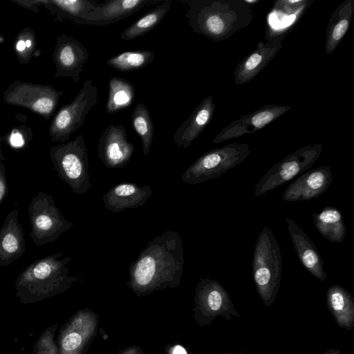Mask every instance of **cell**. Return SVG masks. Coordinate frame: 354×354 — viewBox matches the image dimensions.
I'll return each mask as SVG.
<instances>
[{
	"mask_svg": "<svg viewBox=\"0 0 354 354\" xmlns=\"http://www.w3.org/2000/svg\"><path fill=\"white\" fill-rule=\"evenodd\" d=\"M97 102V88L92 79H87L72 102L62 106L53 115L48 127L50 140L67 142L84 124L88 113Z\"/></svg>",
	"mask_w": 354,
	"mask_h": 354,
	"instance_id": "cell-7",
	"label": "cell"
},
{
	"mask_svg": "<svg viewBox=\"0 0 354 354\" xmlns=\"http://www.w3.org/2000/svg\"><path fill=\"white\" fill-rule=\"evenodd\" d=\"M152 194L149 185L139 186L133 183H122L112 187L102 196L106 209L119 213L126 209L144 205Z\"/></svg>",
	"mask_w": 354,
	"mask_h": 354,
	"instance_id": "cell-21",
	"label": "cell"
},
{
	"mask_svg": "<svg viewBox=\"0 0 354 354\" xmlns=\"http://www.w3.org/2000/svg\"><path fill=\"white\" fill-rule=\"evenodd\" d=\"M133 84L125 79L112 77L109 80V93L106 111L112 114L130 106L135 98Z\"/></svg>",
	"mask_w": 354,
	"mask_h": 354,
	"instance_id": "cell-28",
	"label": "cell"
},
{
	"mask_svg": "<svg viewBox=\"0 0 354 354\" xmlns=\"http://www.w3.org/2000/svg\"><path fill=\"white\" fill-rule=\"evenodd\" d=\"M185 263L180 234L167 230L149 241L129 266V286L143 292L180 283Z\"/></svg>",
	"mask_w": 354,
	"mask_h": 354,
	"instance_id": "cell-1",
	"label": "cell"
},
{
	"mask_svg": "<svg viewBox=\"0 0 354 354\" xmlns=\"http://www.w3.org/2000/svg\"><path fill=\"white\" fill-rule=\"evenodd\" d=\"M292 109L279 104H267L246 115L232 121L213 138L215 144L254 133L275 121Z\"/></svg>",
	"mask_w": 354,
	"mask_h": 354,
	"instance_id": "cell-13",
	"label": "cell"
},
{
	"mask_svg": "<svg viewBox=\"0 0 354 354\" xmlns=\"http://www.w3.org/2000/svg\"><path fill=\"white\" fill-rule=\"evenodd\" d=\"M64 91L51 84L16 80L4 90L3 100L8 105L25 108L49 120L55 115Z\"/></svg>",
	"mask_w": 354,
	"mask_h": 354,
	"instance_id": "cell-9",
	"label": "cell"
},
{
	"mask_svg": "<svg viewBox=\"0 0 354 354\" xmlns=\"http://www.w3.org/2000/svg\"><path fill=\"white\" fill-rule=\"evenodd\" d=\"M159 0H111L99 4L90 12L73 23L79 25L105 26L129 17L142 8L158 3Z\"/></svg>",
	"mask_w": 354,
	"mask_h": 354,
	"instance_id": "cell-14",
	"label": "cell"
},
{
	"mask_svg": "<svg viewBox=\"0 0 354 354\" xmlns=\"http://www.w3.org/2000/svg\"><path fill=\"white\" fill-rule=\"evenodd\" d=\"M58 252L32 262L17 278L15 295L23 304H35L63 292L73 282L79 281L69 274L67 267L72 260Z\"/></svg>",
	"mask_w": 354,
	"mask_h": 354,
	"instance_id": "cell-3",
	"label": "cell"
},
{
	"mask_svg": "<svg viewBox=\"0 0 354 354\" xmlns=\"http://www.w3.org/2000/svg\"><path fill=\"white\" fill-rule=\"evenodd\" d=\"M80 316L74 317L59 335V354H79L84 342L85 334Z\"/></svg>",
	"mask_w": 354,
	"mask_h": 354,
	"instance_id": "cell-30",
	"label": "cell"
},
{
	"mask_svg": "<svg viewBox=\"0 0 354 354\" xmlns=\"http://www.w3.org/2000/svg\"><path fill=\"white\" fill-rule=\"evenodd\" d=\"M197 297L212 317L223 316L230 320L232 316L239 317L234 308L228 292L214 279H201L197 286Z\"/></svg>",
	"mask_w": 354,
	"mask_h": 354,
	"instance_id": "cell-22",
	"label": "cell"
},
{
	"mask_svg": "<svg viewBox=\"0 0 354 354\" xmlns=\"http://www.w3.org/2000/svg\"><path fill=\"white\" fill-rule=\"evenodd\" d=\"M250 152L247 143H230L209 150L185 170L181 180L192 185L213 180L241 164Z\"/></svg>",
	"mask_w": 354,
	"mask_h": 354,
	"instance_id": "cell-6",
	"label": "cell"
},
{
	"mask_svg": "<svg viewBox=\"0 0 354 354\" xmlns=\"http://www.w3.org/2000/svg\"><path fill=\"white\" fill-rule=\"evenodd\" d=\"M173 354H187V353L183 347L178 345L174 348Z\"/></svg>",
	"mask_w": 354,
	"mask_h": 354,
	"instance_id": "cell-37",
	"label": "cell"
},
{
	"mask_svg": "<svg viewBox=\"0 0 354 354\" xmlns=\"http://www.w3.org/2000/svg\"><path fill=\"white\" fill-rule=\"evenodd\" d=\"M286 223L293 248L303 266L315 278L324 281L327 274L324 269V261L319 251L308 234L290 217Z\"/></svg>",
	"mask_w": 354,
	"mask_h": 354,
	"instance_id": "cell-18",
	"label": "cell"
},
{
	"mask_svg": "<svg viewBox=\"0 0 354 354\" xmlns=\"http://www.w3.org/2000/svg\"><path fill=\"white\" fill-rule=\"evenodd\" d=\"M13 51L20 64H26L40 55L41 50L37 48L33 29L25 27L18 32L13 41Z\"/></svg>",
	"mask_w": 354,
	"mask_h": 354,
	"instance_id": "cell-32",
	"label": "cell"
},
{
	"mask_svg": "<svg viewBox=\"0 0 354 354\" xmlns=\"http://www.w3.org/2000/svg\"><path fill=\"white\" fill-rule=\"evenodd\" d=\"M4 41H5V38H4V37L3 36V35L0 32V45L3 44Z\"/></svg>",
	"mask_w": 354,
	"mask_h": 354,
	"instance_id": "cell-40",
	"label": "cell"
},
{
	"mask_svg": "<svg viewBox=\"0 0 354 354\" xmlns=\"http://www.w3.org/2000/svg\"><path fill=\"white\" fill-rule=\"evenodd\" d=\"M333 178L329 166L308 169L286 188L282 199L287 202H295L317 198L326 192Z\"/></svg>",
	"mask_w": 354,
	"mask_h": 354,
	"instance_id": "cell-16",
	"label": "cell"
},
{
	"mask_svg": "<svg viewBox=\"0 0 354 354\" xmlns=\"http://www.w3.org/2000/svg\"><path fill=\"white\" fill-rule=\"evenodd\" d=\"M131 120L133 129L140 136L143 153L147 156L152 145L153 124L146 105L142 102L138 103L132 112Z\"/></svg>",
	"mask_w": 354,
	"mask_h": 354,
	"instance_id": "cell-31",
	"label": "cell"
},
{
	"mask_svg": "<svg viewBox=\"0 0 354 354\" xmlns=\"http://www.w3.org/2000/svg\"><path fill=\"white\" fill-rule=\"evenodd\" d=\"M154 58L155 53L151 50L126 51L108 59L106 63L117 71L128 72L145 68Z\"/></svg>",
	"mask_w": 354,
	"mask_h": 354,
	"instance_id": "cell-29",
	"label": "cell"
},
{
	"mask_svg": "<svg viewBox=\"0 0 354 354\" xmlns=\"http://www.w3.org/2000/svg\"><path fill=\"white\" fill-rule=\"evenodd\" d=\"M322 354H341V353H340L339 351L330 349L328 351L325 352Z\"/></svg>",
	"mask_w": 354,
	"mask_h": 354,
	"instance_id": "cell-38",
	"label": "cell"
},
{
	"mask_svg": "<svg viewBox=\"0 0 354 354\" xmlns=\"http://www.w3.org/2000/svg\"><path fill=\"white\" fill-rule=\"evenodd\" d=\"M28 213L31 227L30 237L37 246L57 240L73 226L63 216L53 196L41 191L31 199Z\"/></svg>",
	"mask_w": 354,
	"mask_h": 354,
	"instance_id": "cell-8",
	"label": "cell"
},
{
	"mask_svg": "<svg viewBox=\"0 0 354 354\" xmlns=\"http://www.w3.org/2000/svg\"><path fill=\"white\" fill-rule=\"evenodd\" d=\"M323 146L315 143L302 147L273 165L254 189L255 197L265 194L308 170L321 155Z\"/></svg>",
	"mask_w": 354,
	"mask_h": 354,
	"instance_id": "cell-10",
	"label": "cell"
},
{
	"mask_svg": "<svg viewBox=\"0 0 354 354\" xmlns=\"http://www.w3.org/2000/svg\"><path fill=\"white\" fill-rule=\"evenodd\" d=\"M6 157L3 155L1 149V137L0 136V206L7 194L8 183L6 170L3 160H6Z\"/></svg>",
	"mask_w": 354,
	"mask_h": 354,
	"instance_id": "cell-35",
	"label": "cell"
},
{
	"mask_svg": "<svg viewBox=\"0 0 354 354\" xmlns=\"http://www.w3.org/2000/svg\"><path fill=\"white\" fill-rule=\"evenodd\" d=\"M314 225L319 234L333 243H341L346 236V225L340 211L326 206L319 213L313 214Z\"/></svg>",
	"mask_w": 354,
	"mask_h": 354,
	"instance_id": "cell-26",
	"label": "cell"
},
{
	"mask_svg": "<svg viewBox=\"0 0 354 354\" xmlns=\"http://www.w3.org/2000/svg\"><path fill=\"white\" fill-rule=\"evenodd\" d=\"M253 280L261 299L266 306L274 301L282 274L280 246L268 226L259 234L252 258Z\"/></svg>",
	"mask_w": 354,
	"mask_h": 354,
	"instance_id": "cell-4",
	"label": "cell"
},
{
	"mask_svg": "<svg viewBox=\"0 0 354 354\" xmlns=\"http://www.w3.org/2000/svg\"><path fill=\"white\" fill-rule=\"evenodd\" d=\"M224 354H230V353H224Z\"/></svg>",
	"mask_w": 354,
	"mask_h": 354,
	"instance_id": "cell-41",
	"label": "cell"
},
{
	"mask_svg": "<svg viewBox=\"0 0 354 354\" xmlns=\"http://www.w3.org/2000/svg\"><path fill=\"white\" fill-rule=\"evenodd\" d=\"M99 4L90 0H41V6L54 17L55 22L66 20L73 22L94 10Z\"/></svg>",
	"mask_w": 354,
	"mask_h": 354,
	"instance_id": "cell-25",
	"label": "cell"
},
{
	"mask_svg": "<svg viewBox=\"0 0 354 354\" xmlns=\"http://www.w3.org/2000/svg\"><path fill=\"white\" fill-rule=\"evenodd\" d=\"M57 329V324L46 328L35 342L31 354H59L55 339Z\"/></svg>",
	"mask_w": 354,
	"mask_h": 354,
	"instance_id": "cell-33",
	"label": "cell"
},
{
	"mask_svg": "<svg viewBox=\"0 0 354 354\" xmlns=\"http://www.w3.org/2000/svg\"><path fill=\"white\" fill-rule=\"evenodd\" d=\"M88 57L87 49L77 39L66 34L57 35L52 55L55 77H71L77 83Z\"/></svg>",
	"mask_w": 354,
	"mask_h": 354,
	"instance_id": "cell-12",
	"label": "cell"
},
{
	"mask_svg": "<svg viewBox=\"0 0 354 354\" xmlns=\"http://www.w3.org/2000/svg\"><path fill=\"white\" fill-rule=\"evenodd\" d=\"M32 138V129L26 125L15 127L7 136L9 145L15 149L24 148L28 145Z\"/></svg>",
	"mask_w": 354,
	"mask_h": 354,
	"instance_id": "cell-34",
	"label": "cell"
},
{
	"mask_svg": "<svg viewBox=\"0 0 354 354\" xmlns=\"http://www.w3.org/2000/svg\"><path fill=\"white\" fill-rule=\"evenodd\" d=\"M171 8L170 1H162L152 10L127 28L120 35L123 40L138 38L155 28Z\"/></svg>",
	"mask_w": 354,
	"mask_h": 354,
	"instance_id": "cell-27",
	"label": "cell"
},
{
	"mask_svg": "<svg viewBox=\"0 0 354 354\" xmlns=\"http://www.w3.org/2000/svg\"><path fill=\"white\" fill-rule=\"evenodd\" d=\"M17 6L28 10L34 13H38L41 6V0H10Z\"/></svg>",
	"mask_w": 354,
	"mask_h": 354,
	"instance_id": "cell-36",
	"label": "cell"
},
{
	"mask_svg": "<svg viewBox=\"0 0 354 354\" xmlns=\"http://www.w3.org/2000/svg\"><path fill=\"white\" fill-rule=\"evenodd\" d=\"M245 1L251 5V6H253V4H255V3H257L259 2V0H245Z\"/></svg>",
	"mask_w": 354,
	"mask_h": 354,
	"instance_id": "cell-39",
	"label": "cell"
},
{
	"mask_svg": "<svg viewBox=\"0 0 354 354\" xmlns=\"http://www.w3.org/2000/svg\"><path fill=\"white\" fill-rule=\"evenodd\" d=\"M186 17L193 32L214 41L229 39L254 19L252 6L245 0H193Z\"/></svg>",
	"mask_w": 354,
	"mask_h": 354,
	"instance_id": "cell-2",
	"label": "cell"
},
{
	"mask_svg": "<svg viewBox=\"0 0 354 354\" xmlns=\"http://www.w3.org/2000/svg\"><path fill=\"white\" fill-rule=\"evenodd\" d=\"M287 35L283 34L264 42H259L256 48L236 65L234 72L235 84L250 82L266 68L281 49L282 41Z\"/></svg>",
	"mask_w": 354,
	"mask_h": 354,
	"instance_id": "cell-15",
	"label": "cell"
},
{
	"mask_svg": "<svg viewBox=\"0 0 354 354\" xmlns=\"http://www.w3.org/2000/svg\"><path fill=\"white\" fill-rule=\"evenodd\" d=\"M25 252L24 230L15 208L8 214L0 230V266L10 265Z\"/></svg>",
	"mask_w": 354,
	"mask_h": 354,
	"instance_id": "cell-19",
	"label": "cell"
},
{
	"mask_svg": "<svg viewBox=\"0 0 354 354\" xmlns=\"http://www.w3.org/2000/svg\"><path fill=\"white\" fill-rule=\"evenodd\" d=\"M135 151L127 140L123 124H110L104 128L97 141V156L107 169H122L130 162Z\"/></svg>",
	"mask_w": 354,
	"mask_h": 354,
	"instance_id": "cell-11",
	"label": "cell"
},
{
	"mask_svg": "<svg viewBox=\"0 0 354 354\" xmlns=\"http://www.w3.org/2000/svg\"><path fill=\"white\" fill-rule=\"evenodd\" d=\"M314 0H279L267 15L266 39L288 34L299 21Z\"/></svg>",
	"mask_w": 354,
	"mask_h": 354,
	"instance_id": "cell-17",
	"label": "cell"
},
{
	"mask_svg": "<svg viewBox=\"0 0 354 354\" xmlns=\"http://www.w3.org/2000/svg\"><path fill=\"white\" fill-rule=\"evenodd\" d=\"M50 158L59 178L76 194H82L93 186L88 173V157L84 137L55 145L50 149Z\"/></svg>",
	"mask_w": 354,
	"mask_h": 354,
	"instance_id": "cell-5",
	"label": "cell"
},
{
	"mask_svg": "<svg viewBox=\"0 0 354 354\" xmlns=\"http://www.w3.org/2000/svg\"><path fill=\"white\" fill-rule=\"evenodd\" d=\"M328 306L338 326L351 330L354 324V301L351 294L339 285L327 290Z\"/></svg>",
	"mask_w": 354,
	"mask_h": 354,
	"instance_id": "cell-24",
	"label": "cell"
},
{
	"mask_svg": "<svg viewBox=\"0 0 354 354\" xmlns=\"http://www.w3.org/2000/svg\"><path fill=\"white\" fill-rule=\"evenodd\" d=\"M354 14V0H345L332 12L326 30L325 52H334L347 32Z\"/></svg>",
	"mask_w": 354,
	"mask_h": 354,
	"instance_id": "cell-23",
	"label": "cell"
},
{
	"mask_svg": "<svg viewBox=\"0 0 354 354\" xmlns=\"http://www.w3.org/2000/svg\"><path fill=\"white\" fill-rule=\"evenodd\" d=\"M215 109L212 96L204 98L174 133L173 140L177 147L187 149L198 138L212 120Z\"/></svg>",
	"mask_w": 354,
	"mask_h": 354,
	"instance_id": "cell-20",
	"label": "cell"
}]
</instances>
